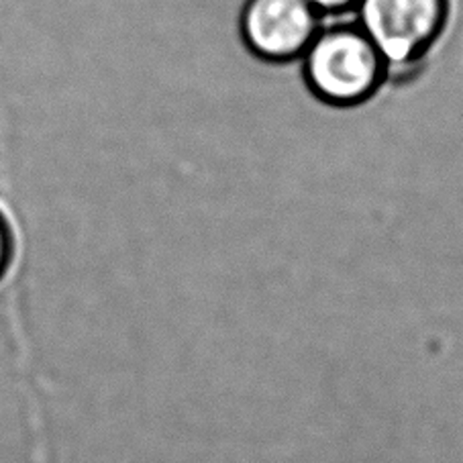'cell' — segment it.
Returning a JSON list of instances; mask_svg holds the SVG:
<instances>
[{
    "label": "cell",
    "instance_id": "cell-3",
    "mask_svg": "<svg viewBox=\"0 0 463 463\" xmlns=\"http://www.w3.org/2000/svg\"><path fill=\"white\" fill-rule=\"evenodd\" d=\"M325 17L310 0H245L239 13V35L255 60L298 61Z\"/></svg>",
    "mask_w": 463,
    "mask_h": 463
},
{
    "label": "cell",
    "instance_id": "cell-2",
    "mask_svg": "<svg viewBox=\"0 0 463 463\" xmlns=\"http://www.w3.org/2000/svg\"><path fill=\"white\" fill-rule=\"evenodd\" d=\"M453 0H359L355 21L384 55L390 80L417 76L441 43Z\"/></svg>",
    "mask_w": 463,
    "mask_h": 463
},
{
    "label": "cell",
    "instance_id": "cell-1",
    "mask_svg": "<svg viewBox=\"0 0 463 463\" xmlns=\"http://www.w3.org/2000/svg\"><path fill=\"white\" fill-rule=\"evenodd\" d=\"M300 61L308 92L333 109L364 107L390 82L388 61L355 19L323 25Z\"/></svg>",
    "mask_w": 463,
    "mask_h": 463
},
{
    "label": "cell",
    "instance_id": "cell-5",
    "mask_svg": "<svg viewBox=\"0 0 463 463\" xmlns=\"http://www.w3.org/2000/svg\"><path fill=\"white\" fill-rule=\"evenodd\" d=\"M317 6V11L323 14V17H347V14L355 13L359 0H310Z\"/></svg>",
    "mask_w": 463,
    "mask_h": 463
},
{
    "label": "cell",
    "instance_id": "cell-4",
    "mask_svg": "<svg viewBox=\"0 0 463 463\" xmlns=\"http://www.w3.org/2000/svg\"><path fill=\"white\" fill-rule=\"evenodd\" d=\"M19 253V237L17 229H14L9 214L0 206V282L6 280V276L11 274V269L17 261Z\"/></svg>",
    "mask_w": 463,
    "mask_h": 463
}]
</instances>
